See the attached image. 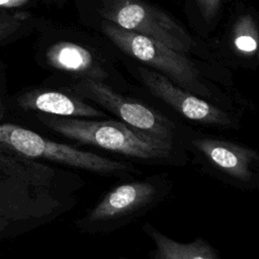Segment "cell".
<instances>
[{
	"label": "cell",
	"instance_id": "8",
	"mask_svg": "<svg viewBox=\"0 0 259 259\" xmlns=\"http://www.w3.org/2000/svg\"><path fill=\"white\" fill-rule=\"evenodd\" d=\"M47 60L54 68L81 75L83 78L101 81L106 76L92 54L74 42L55 44L48 50Z\"/></svg>",
	"mask_w": 259,
	"mask_h": 259
},
{
	"label": "cell",
	"instance_id": "1",
	"mask_svg": "<svg viewBox=\"0 0 259 259\" xmlns=\"http://www.w3.org/2000/svg\"><path fill=\"white\" fill-rule=\"evenodd\" d=\"M45 125L69 139L141 159L166 154L170 143L142 133L119 121H96L59 116H41Z\"/></svg>",
	"mask_w": 259,
	"mask_h": 259
},
{
	"label": "cell",
	"instance_id": "5",
	"mask_svg": "<svg viewBox=\"0 0 259 259\" xmlns=\"http://www.w3.org/2000/svg\"><path fill=\"white\" fill-rule=\"evenodd\" d=\"M72 89L75 93L100 104L121 118L125 124L170 143L174 124L153 108L119 95L102 81L83 78L74 84Z\"/></svg>",
	"mask_w": 259,
	"mask_h": 259
},
{
	"label": "cell",
	"instance_id": "11",
	"mask_svg": "<svg viewBox=\"0 0 259 259\" xmlns=\"http://www.w3.org/2000/svg\"><path fill=\"white\" fill-rule=\"evenodd\" d=\"M195 3L206 21H210L218 14L222 0H195Z\"/></svg>",
	"mask_w": 259,
	"mask_h": 259
},
{
	"label": "cell",
	"instance_id": "12",
	"mask_svg": "<svg viewBox=\"0 0 259 259\" xmlns=\"http://www.w3.org/2000/svg\"><path fill=\"white\" fill-rule=\"evenodd\" d=\"M193 259H204V258H202V257H195V258H193Z\"/></svg>",
	"mask_w": 259,
	"mask_h": 259
},
{
	"label": "cell",
	"instance_id": "2",
	"mask_svg": "<svg viewBox=\"0 0 259 259\" xmlns=\"http://www.w3.org/2000/svg\"><path fill=\"white\" fill-rule=\"evenodd\" d=\"M102 30L126 55L150 65L181 88L193 94L210 97L211 93L198 70L183 54L152 37L125 30L107 20L102 22Z\"/></svg>",
	"mask_w": 259,
	"mask_h": 259
},
{
	"label": "cell",
	"instance_id": "9",
	"mask_svg": "<svg viewBox=\"0 0 259 259\" xmlns=\"http://www.w3.org/2000/svg\"><path fill=\"white\" fill-rule=\"evenodd\" d=\"M152 193L145 183H125L111 190L89 213V221H106L123 215L144 202Z\"/></svg>",
	"mask_w": 259,
	"mask_h": 259
},
{
	"label": "cell",
	"instance_id": "10",
	"mask_svg": "<svg viewBox=\"0 0 259 259\" xmlns=\"http://www.w3.org/2000/svg\"><path fill=\"white\" fill-rule=\"evenodd\" d=\"M235 46L238 50L245 53H252L257 49V32L249 16L244 17L237 26Z\"/></svg>",
	"mask_w": 259,
	"mask_h": 259
},
{
	"label": "cell",
	"instance_id": "7",
	"mask_svg": "<svg viewBox=\"0 0 259 259\" xmlns=\"http://www.w3.org/2000/svg\"><path fill=\"white\" fill-rule=\"evenodd\" d=\"M22 108L38 110L53 116L63 117H101V110L73 96L57 91H36L22 95L19 99Z\"/></svg>",
	"mask_w": 259,
	"mask_h": 259
},
{
	"label": "cell",
	"instance_id": "6",
	"mask_svg": "<svg viewBox=\"0 0 259 259\" xmlns=\"http://www.w3.org/2000/svg\"><path fill=\"white\" fill-rule=\"evenodd\" d=\"M138 71L152 94L184 117L210 125L233 126V120L228 113L176 85L163 74L143 67H139Z\"/></svg>",
	"mask_w": 259,
	"mask_h": 259
},
{
	"label": "cell",
	"instance_id": "4",
	"mask_svg": "<svg viewBox=\"0 0 259 259\" xmlns=\"http://www.w3.org/2000/svg\"><path fill=\"white\" fill-rule=\"evenodd\" d=\"M0 146L27 158L48 159L100 173L126 171V164L42 138L16 124H0Z\"/></svg>",
	"mask_w": 259,
	"mask_h": 259
},
{
	"label": "cell",
	"instance_id": "3",
	"mask_svg": "<svg viewBox=\"0 0 259 259\" xmlns=\"http://www.w3.org/2000/svg\"><path fill=\"white\" fill-rule=\"evenodd\" d=\"M101 16L115 25L152 37L185 54L193 47L188 32L162 10L141 0H104Z\"/></svg>",
	"mask_w": 259,
	"mask_h": 259
}]
</instances>
